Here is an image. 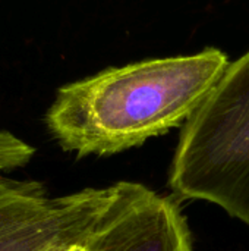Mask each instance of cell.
<instances>
[{"label": "cell", "instance_id": "cell-2", "mask_svg": "<svg viewBox=\"0 0 249 251\" xmlns=\"http://www.w3.org/2000/svg\"><path fill=\"white\" fill-rule=\"evenodd\" d=\"M169 187L181 200L217 204L249 226V50L185 122Z\"/></svg>", "mask_w": 249, "mask_h": 251}, {"label": "cell", "instance_id": "cell-1", "mask_svg": "<svg viewBox=\"0 0 249 251\" xmlns=\"http://www.w3.org/2000/svg\"><path fill=\"white\" fill-rule=\"evenodd\" d=\"M229 63L225 51L207 47L104 69L60 87L45 125L63 150L79 157L138 147L185 125Z\"/></svg>", "mask_w": 249, "mask_h": 251}, {"label": "cell", "instance_id": "cell-3", "mask_svg": "<svg viewBox=\"0 0 249 251\" xmlns=\"http://www.w3.org/2000/svg\"><path fill=\"white\" fill-rule=\"evenodd\" d=\"M112 191L85 188L51 197L37 181L0 174V251H66L85 244Z\"/></svg>", "mask_w": 249, "mask_h": 251}, {"label": "cell", "instance_id": "cell-4", "mask_svg": "<svg viewBox=\"0 0 249 251\" xmlns=\"http://www.w3.org/2000/svg\"><path fill=\"white\" fill-rule=\"evenodd\" d=\"M112 197L87 238L90 251H192L186 219L170 197L138 182L112 185Z\"/></svg>", "mask_w": 249, "mask_h": 251}, {"label": "cell", "instance_id": "cell-5", "mask_svg": "<svg viewBox=\"0 0 249 251\" xmlns=\"http://www.w3.org/2000/svg\"><path fill=\"white\" fill-rule=\"evenodd\" d=\"M34 149L9 131L0 129V174L18 169L29 163Z\"/></svg>", "mask_w": 249, "mask_h": 251}]
</instances>
